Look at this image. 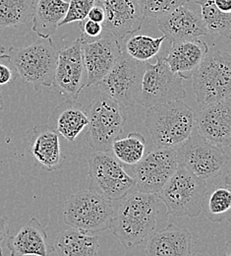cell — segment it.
Segmentation results:
<instances>
[{"instance_id": "1", "label": "cell", "mask_w": 231, "mask_h": 256, "mask_svg": "<svg viewBox=\"0 0 231 256\" xmlns=\"http://www.w3.org/2000/svg\"><path fill=\"white\" fill-rule=\"evenodd\" d=\"M131 192L121 199L110 226L125 250L141 244L155 230L160 211L156 194Z\"/></svg>"}, {"instance_id": "2", "label": "cell", "mask_w": 231, "mask_h": 256, "mask_svg": "<svg viewBox=\"0 0 231 256\" xmlns=\"http://www.w3.org/2000/svg\"><path fill=\"white\" fill-rule=\"evenodd\" d=\"M145 124L158 148H175L191 136L195 114L181 100H174L148 108Z\"/></svg>"}, {"instance_id": "3", "label": "cell", "mask_w": 231, "mask_h": 256, "mask_svg": "<svg viewBox=\"0 0 231 256\" xmlns=\"http://www.w3.org/2000/svg\"><path fill=\"white\" fill-rule=\"evenodd\" d=\"M178 166L204 180L208 186L231 176V158L224 147L200 134L190 136L176 149Z\"/></svg>"}, {"instance_id": "4", "label": "cell", "mask_w": 231, "mask_h": 256, "mask_svg": "<svg viewBox=\"0 0 231 256\" xmlns=\"http://www.w3.org/2000/svg\"><path fill=\"white\" fill-rule=\"evenodd\" d=\"M8 54L18 75L32 84L34 90L52 86L57 52L51 38H39L32 44L21 48L12 46L8 50Z\"/></svg>"}, {"instance_id": "5", "label": "cell", "mask_w": 231, "mask_h": 256, "mask_svg": "<svg viewBox=\"0 0 231 256\" xmlns=\"http://www.w3.org/2000/svg\"><path fill=\"white\" fill-rule=\"evenodd\" d=\"M208 184L178 166L173 176L157 195L165 204L166 213L173 217L194 218L203 212Z\"/></svg>"}, {"instance_id": "6", "label": "cell", "mask_w": 231, "mask_h": 256, "mask_svg": "<svg viewBox=\"0 0 231 256\" xmlns=\"http://www.w3.org/2000/svg\"><path fill=\"white\" fill-rule=\"evenodd\" d=\"M113 215L110 200L92 190H82L65 202L63 221L70 228L95 234L109 230Z\"/></svg>"}, {"instance_id": "7", "label": "cell", "mask_w": 231, "mask_h": 256, "mask_svg": "<svg viewBox=\"0 0 231 256\" xmlns=\"http://www.w3.org/2000/svg\"><path fill=\"white\" fill-rule=\"evenodd\" d=\"M192 87L199 104H208L231 96V58L229 52H208L192 75Z\"/></svg>"}, {"instance_id": "8", "label": "cell", "mask_w": 231, "mask_h": 256, "mask_svg": "<svg viewBox=\"0 0 231 256\" xmlns=\"http://www.w3.org/2000/svg\"><path fill=\"white\" fill-rule=\"evenodd\" d=\"M89 124L87 142L97 152L108 153L112 143L123 131L125 116L121 106L111 98L99 94L87 110Z\"/></svg>"}, {"instance_id": "9", "label": "cell", "mask_w": 231, "mask_h": 256, "mask_svg": "<svg viewBox=\"0 0 231 256\" xmlns=\"http://www.w3.org/2000/svg\"><path fill=\"white\" fill-rule=\"evenodd\" d=\"M185 96L182 79L170 70L163 56H158L156 64L146 62L138 104L150 108L182 100Z\"/></svg>"}, {"instance_id": "10", "label": "cell", "mask_w": 231, "mask_h": 256, "mask_svg": "<svg viewBox=\"0 0 231 256\" xmlns=\"http://www.w3.org/2000/svg\"><path fill=\"white\" fill-rule=\"evenodd\" d=\"M146 62H138L123 50L121 56L104 78L97 84L99 92L121 106H132L138 102Z\"/></svg>"}, {"instance_id": "11", "label": "cell", "mask_w": 231, "mask_h": 256, "mask_svg": "<svg viewBox=\"0 0 231 256\" xmlns=\"http://www.w3.org/2000/svg\"><path fill=\"white\" fill-rule=\"evenodd\" d=\"M91 190L110 201L121 200L135 186V180L119 160L107 153L96 152L89 159Z\"/></svg>"}, {"instance_id": "12", "label": "cell", "mask_w": 231, "mask_h": 256, "mask_svg": "<svg viewBox=\"0 0 231 256\" xmlns=\"http://www.w3.org/2000/svg\"><path fill=\"white\" fill-rule=\"evenodd\" d=\"M178 166L176 148H158L134 166L137 190L158 194L173 176Z\"/></svg>"}, {"instance_id": "13", "label": "cell", "mask_w": 231, "mask_h": 256, "mask_svg": "<svg viewBox=\"0 0 231 256\" xmlns=\"http://www.w3.org/2000/svg\"><path fill=\"white\" fill-rule=\"evenodd\" d=\"M82 44L83 40L80 36L57 54L51 87L66 100H76L86 86L87 76L85 75Z\"/></svg>"}, {"instance_id": "14", "label": "cell", "mask_w": 231, "mask_h": 256, "mask_svg": "<svg viewBox=\"0 0 231 256\" xmlns=\"http://www.w3.org/2000/svg\"><path fill=\"white\" fill-rule=\"evenodd\" d=\"M104 32L95 40H83V62L87 76L85 87L100 82L122 54L119 40L110 32Z\"/></svg>"}, {"instance_id": "15", "label": "cell", "mask_w": 231, "mask_h": 256, "mask_svg": "<svg viewBox=\"0 0 231 256\" xmlns=\"http://www.w3.org/2000/svg\"><path fill=\"white\" fill-rule=\"evenodd\" d=\"M98 4L105 14L103 29L119 42L142 28L145 17L140 0H98Z\"/></svg>"}, {"instance_id": "16", "label": "cell", "mask_w": 231, "mask_h": 256, "mask_svg": "<svg viewBox=\"0 0 231 256\" xmlns=\"http://www.w3.org/2000/svg\"><path fill=\"white\" fill-rule=\"evenodd\" d=\"M198 133L208 141L222 146L231 144V100L224 98L204 104L195 118Z\"/></svg>"}, {"instance_id": "17", "label": "cell", "mask_w": 231, "mask_h": 256, "mask_svg": "<svg viewBox=\"0 0 231 256\" xmlns=\"http://www.w3.org/2000/svg\"><path fill=\"white\" fill-rule=\"evenodd\" d=\"M158 29L164 34L165 40L169 44L192 40L208 34L201 17L185 5L159 18Z\"/></svg>"}, {"instance_id": "18", "label": "cell", "mask_w": 231, "mask_h": 256, "mask_svg": "<svg viewBox=\"0 0 231 256\" xmlns=\"http://www.w3.org/2000/svg\"><path fill=\"white\" fill-rule=\"evenodd\" d=\"M209 52L208 44L199 40L171 42L163 56L170 70L182 80H189Z\"/></svg>"}, {"instance_id": "19", "label": "cell", "mask_w": 231, "mask_h": 256, "mask_svg": "<svg viewBox=\"0 0 231 256\" xmlns=\"http://www.w3.org/2000/svg\"><path fill=\"white\" fill-rule=\"evenodd\" d=\"M6 246L10 256H49L54 252V246L47 242L45 228L34 217L9 236Z\"/></svg>"}, {"instance_id": "20", "label": "cell", "mask_w": 231, "mask_h": 256, "mask_svg": "<svg viewBox=\"0 0 231 256\" xmlns=\"http://www.w3.org/2000/svg\"><path fill=\"white\" fill-rule=\"evenodd\" d=\"M146 246V256H189L192 234L186 228L169 224L151 234Z\"/></svg>"}, {"instance_id": "21", "label": "cell", "mask_w": 231, "mask_h": 256, "mask_svg": "<svg viewBox=\"0 0 231 256\" xmlns=\"http://www.w3.org/2000/svg\"><path fill=\"white\" fill-rule=\"evenodd\" d=\"M30 152L33 159L47 172L58 170L65 160L60 147L59 134L51 126L33 128Z\"/></svg>"}, {"instance_id": "22", "label": "cell", "mask_w": 231, "mask_h": 256, "mask_svg": "<svg viewBox=\"0 0 231 256\" xmlns=\"http://www.w3.org/2000/svg\"><path fill=\"white\" fill-rule=\"evenodd\" d=\"M50 120V126L69 142H75L89 124L87 112L76 100H65L58 104Z\"/></svg>"}, {"instance_id": "23", "label": "cell", "mask_w": 231, "mask_h": 256, "mask_svg": "<svg viewBox=\"0 0 231 256\" xmlns=\"http://www.w3.org/2000/svg\"><path fill=\"white\" fill-rule=\"evenodd\" d=\"M68 10L65 0H32V30L39 38H51Z\"/></svg>"}, {"instance_id": "24", "label": "cell", "mask_w": 231, "mask_h": 256, "mask_svg": "<svg viewBox=\"0 0 231 256\" xmlns=\"http://www.w3.org/2000/svg\"><path fill=\"white\" fill-rule=\"evenodd\" d=\"M231 210V176L209 184L203 204L207 219L214 223L230 222Z\"/></svg>"}, {"instance_id": "25", "label": "cell", "mask_w": 231, "mask_h": 256, "mask_svg": "<svg viewBox=\"0 0 231 256\" xmlns=\"http://www.w3.org/2000/svg\"><path fill=\"white\" fill-rule=\"evenodd\" d=\"M54 246L57 256H99V238L73 228L61 232Z\"/></svg>"}, {"instance_id": "26", "label": "cell", "mask_w": 231, "mask_h": 256, "mask_svg": "<svg viewBox=\"0 0 231 256\" xmlns=\"http://www.w3.org/2000/svg\"><path fill=\"white\" fill-rule=\"evenodd\" d=\"M201 7V19L208 34H220L228 40L231 38V13L221 11L214 0H197Z\"/></svg>"}, {"instance_id": "27", "label": "cell", "mask_w": 231, "mask_h": 256, "mask_svg": "<svg viewBox=\"0 0 231 256\" xmlns=\"http://www.w3.org/2000/svg\"><path fill=\"white\" fill-rule=\"evenodd\" d=\"M146 139L140 132H131L124 138H117L111 146L115 159L127 166H135L143 159Z\"/></svg>"}, {"instance_id": "28", "label": "cell", "mask_w": 231, "mask_h": 256, "mask_svg": "<svg viewBox=\"0 0 231 256\" xmlns=\"http://www.w3.org/2000/svg\"><path fill=\"white\" fill-rule=\"evenodd\" d=\"M165 40V36L153 38L146 34H134L125 42L122 50L135 60L147 62L159 54Z\"/></svg>"}, {"instance_id": "29", "label": "cell", "mask_w": 231, "mask_h": 256, "mask_svg": "<svg viewBox=\"0 0 231 256\" xmlns=\"http://www.w3.org/2000/svg\"><path fill=\"white\" fill-rule=\"evenodd\" d=\"M32 19V0H0V28L15 27Z\"/></svg>"}, {"instance_id": "30", "label": "cell", "mask_w": 231, "mask_h": 256, "mask_svg": "<svg viewBox=\"0 0 231 256\" xmlns=\"http://www.w3.org/2000/svg\"><path fill=\"white\" fill-rule=\"evenodd\" d=\"M189 0H140L145 18H161Z\"/></svg>"}, {"instance_id": "31", "label": "cell", "mask_w": 231, "mask_h": 256, "mask_svg": "<svg viewBox=\"0 0 231 256\" xmlns=\"http://www.w3.org/2000/svg\"><path fill=\"white\" fill-rule=\"evenodd\" d=\"M96 4H98V0H69L66 15L59 24V27L85 20L90 9Z\"/></svg>"}, {"instance_id": "32", "label": "cell", "mask_w": 231, "mask_h": 256, "mask_svg": "<svg viewBox=\"0 0 231 256\" xmlns=\"http://www.w3.org/2000/svg\"><path fill=\"white\" fill-rule=\"evenodd\" d=\"M18 72L12 64L9 54L0 56V87L14 82L18 77Z\"/></svg>"}, {"instance_id": "33", "label": "cell", "mask_w": 231, "mask_h": 256, "mask_svg": "<svg viewBox=\"0 0 231 256\" xmlns=\"http://www.w3.org/2000/svg\"><path fill=\"white\" fill-rule=\"evenodd\" d=\"M80 28L82 32L81 38L84 42H92L99 38L104 30L101 24L93 22L88 18L80 22Z\"/></svg>"}, {"instance_id": "34", "label": "cell", "mask_w": 231, "mask_h": 256, "mask_svg": "<svg viewBox=\"0 0 231 256\" xmlns=\"http://www.w3.org/2000/svg\"><path fill=\"white\" fill-rule=\"evenodd\" d=\"M87 18L93 22H96V23H99L102 25L104 22V19H105V14H104L103 8L99 4H96L95 6H93L90 9V11L87 15Z\"/></svg>"}, {"instance_id": "35", "label": "cell", "mask_w": 231, "mask_h": 256, "mask_svg": "<svg viewBox=\"0 0 231 256\" xmlns=\"http://www.w3.org/2000/svg\"><path fill=\"white\" fill-rule=\"evenodd\" d=\"M9 228H8V218L6 216L0 217V256H2L1 242L8 236Z\"/></svg>"}, {"instance_id": "36", "label": "cell", "mask_w": 231, "mask_h": 256, "mask_svg": "<svg viewBox=\"0 0 231 256\" xmlns=\"http://www.w3.org/2000/svg\"><path fill=\"white\" fill-rule=\"evenodd\" d=\"M215 5L225 13L231 12V0H214Z\"/></svg>"}, {"instance_id": "37", "label": "cell", "mask_w": 231, "mask_h": 256, "mask_svg": "<svg viewBox=\"0 0 231 256\" xmlns=\"http://www.w3.org/2000/svg\"><path fill=\"white\" fill-rule=\"evenodd\" d=\"M3 110V100H2V95H1V89H0V112Z\"/></svg>"}, {"instance_id": "38", "label": "cell", "mask_w": 231, "mask_h": 256, "mask_svg": "<svg viewBox=\"0 0 231 256\" xmlns=\"http://www.w3.org/2000/svg\"><path fill=\"white\" fill-rule=\"evenodd\" d=\"M5 52H6V48H5L3 46L0 44V56H1V54H4Z\"/></svg>"}, {"instance_id": "39", "label": "cell", "mask_w": 231, "mask_h": 256, "mask_svg": "<svg viewBox=\"0 0 231 256\" xmlns=\"http://www.w3.org/2000/svg\"><path fill=\"white\" fill-rule=\"evenodd\" d=\"M189 256H204V254H197V252H196V254H189Z\"/></svg>"}, {"instance_id": "40", "label": "cell", "mask_w": 231, "mask_h": 256, "mask_svg": "<svg viewBox=\"0 0 231 256\" xmlns=\"http://www.w3.org/2000/svg\"><path fill=\"white\" fill-rule=\"evenodd\" d=\"M231 256V252H230V250H228V252H227V254H226V256Z\"/></svg>"}]
</instances>
